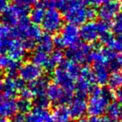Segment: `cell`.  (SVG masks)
<instances>
[{
	"instance_id": "6da1fadb",
	"label": "cell",
	"mask_w": 122,
	"mask_h": 122,
	"mask_svg": "<svg viewBox=\"0 0 122 122\" xmlns=\"http://www.w3.org/2000/svg\"><path fill=\"white\" fill-rule=\"evenodd\" d=\"M42 34L40 28L37 24H32L27 16L21 18L12 31V35L21 41L26 50L34 49Z\"/></svg>"
},
{
	"instance_id": "7a4b0ae2",
	"label": "cell",
	"mask_w": 122,
	"mask_h": 122,
	"mask_svg": "<svg viewBox=\"0 0 122 122\" xmlns=\"http://www.w3.org/2000/svg\"><path fill=\"white\" fill-rule=\"evenodd\" d=\"M80 67L70 60H63L54 70V84L62 87L64 90L74 91L75 83L80 76Z\"/></svg>"
},
{
	"instance_id": "3957f363",
	"label": "cell",
	"mask_w": 122,
	"mask_h": 122,
	"mask_svg": "<svg viewBox=\"0 0 122 122\" xmlns=\"http://www.w3.org/2000/svg\"><path fill=\"white\" fill-rule=\"evenodd\" d=\"M90 94V97L87 102V112L91 116L103 115L113 98L111 90L94 85Z\"/></svg>"
},
{
	"instance_id": "277c9868",
	"label": "cell",
	"mask_w": 122,
	"mask_h": 122,
	"mask_svg": "<svg viewBox=\"0 0 122 122\" xmlns=\"http://www.w3.org/2000/svg\"><path fill=\"white\" fill-rule=\"evenodd\" d=\"M80 39V29L78 26L68 23L63 25L60 29V34L54 39V44L58 49H64L77 44Z\"/></svg>"
},
{
	"instance_id": "5b68a950",
	"label": "cell",
	"mask_w": 122,
	"mask_h": 122,
	"mask_svg": "<svg viewBox=\"0 0 122 122\" xmlns=\"http://www.w3.org/2000/svg\"><path fill=\"white\" fill-rule=\"evenodd\" d=\"M29 7L15 1L13 5L8 6L5 11L0 15L1 22L8 27L14 28L21 18L27 16L29 11Z\"/></svg>"
},
{
	"instance_id": "8992f818",
	"label": "cell",
	"mask_w": 122,
	"mask_h": 122,
	"mask_svg": "<svg viewBox=\"0 0 122 122\" xmlns=\"http://www.w3.org/2000/svg\"><path fill=\"white\" fill-rule=\"evenodd\" d=\"M26 51L21 41L14 36L0 40V54L9 55L17 61L22 60L25 57Z\"/></svg>"
},
{
	"instance_id": "52a82bcc",
	"label": "cell",
	"mask_w": 122,
	"mask_h": 122,
	"mask_svg": "<svg viewBox=\"0 0 122 122\" xmlns=\"http://www.w3.org/2000/svg\"><path fill=\"white\" fill-rule=\"evenodd\" d=\"M93 48L89 45L87 43L75 44L72 46L68 47V49L65 53V56L68 60L72 61L75 64H86L90 60Z\"/></svg>"
},
{
	"instance_id": "ba28073f",
	"label": "cell",
	"mask_w": 122,
	"mask_h": 122,
	"mask_svg": "<svg viewBox=\"0 0 122 122\" xmlns=\"http://www.w3.org/2000/svg\"><path fill=\"white\" fill-rule=\"evenodd\" d=\"M63 17L55 9H47L44 19L41 22L42 29L49 34H55L60 31L63 27Z\"/></svg>"
},
{
	"instance_id": "9c48e42d",
	"label": "cell",
	"mask_w": 122,
	"mask_h": 122,
	"mask_svg": "<svg viewBox=\"0 0 122 122\" xmlns=\"http://www.w3.org/2000/svg\"><path fill=\"white\" fill-rule=\"evenodd\" d=\"M73 93L74 91L64 90L56 84L49 85L46 90V96L49 101L58 105H64L70 102L72 100Z\"/></svg>"
},
{
	"instance_id": "30bf717a",
	"label": "cell",
	"mask_w": 122,
	"mask_h": 122,
	"mask_svg": "<svg viewBox=\"0 0 122 122\" xmlns=\"http://www.w3.org/2000/svg\"><path fill=\"white\" fill-rule=\"evenodd\" d=\"M115 51L110 48H93L90 60L93 65H106L110 68V65L115 61Z\"/></svg>"
},
{
	"instance_id": "8fae6325",
	"label": "cell",
	"mask_w": 122,
	"mask_h": 122,
	"mask_svg": "<svg viewBox=\"0 0 122 122\" xmlns=\"http://www.w3.org/2000/svg\"><path fill=\"white\" fill-rule=\"evenodd\" d=\"M2 91L5 98H14L25 88V83L20 78L16 76H7L3 84H1Z\"/></svg>"
},
{
	"instance_id": "7c38bea8",
	"label": "cell",
	"mask_w": 122,
	"mask_h": 122,
	"mask_svg": "<svg viewBox=\"0 0 122 122\" xmlns=\"http://www.w3.org/2000/svg\"><path fill=\"white\" fill-rule=\"evenodd\" d=\"M19 78L24 82H31L42 77L43 70L40 66L33 62H28L19 66L18 70Z\"/></svg>"
},
{
	"instance_id": "4fadbf2b",
	"label": "cell",
	"mask_w": 122,
	"mask_h": 122,
	"mask_svg": "<svg viewBox=\"0 0 122 122\" xmlns=\"http://www.w3.org/2000/svg\"><path fill=\"white\" fill-rule=\"evenodd\" d=\"M120 9L121 8L120 3L110 0L106 4L100 6L99 11L97 12V15L100 17V20L110 22L118 16Z\"/></svg>"
},
{
	"instance_id": "5bb4252c",
	"label": "cell",
	"mask_w": 122,
	"mask_h": 122,
	"mask_svg": "<svg viewBox=\"0 0 122 122\" xmlns=\"http://www.w3.org/2000/svg\"><path fill=\"white\" fill-rule=\"evenodd\" d=\"M80 36L85 43L92 44L96 42L100 38V32L97 23L90 21L86 24H84L80 29Z\"/></svg>"
},
{
	"instance_id": "9a60e30c",
	"label": "cell",
	"mask_w": 122,
	"mask_h": 122,
	"mask_svg": "<svg viewBox=\"0 0 122 122\" xmlns=\"http://www.w3.org/2000/svg\"><path fill=\"white\" fill-rule=\"evenodd\" d=\"M68 109L71 119L81 118L87 112V102L85 98L76 96L70 101Z\"/></svg>"
},
{
	"instance_id": "2e32d148",
	"label": "cell",
	"mask_w": 122,
	"mask_h": 122,
	"mask_svg": "<svg viewBox=\"0 0 122 122\" xmlns=\"http://www.w3.org/2000/svg\"><path fill=\"white\" fill-rule=\"evenodd\" d=\"M24 122H54L51 115L46 109L35 106L24 117Z\"/></svg>"
},
{
	"instance_id": "e0dca14e",
	"label": "cell",
	"mask_w": 122,
	"mask_h": 122,
	"mask_svg": "<svg viewBox=\"0 0 122 122\" xmlns=\"http://www.w3.org/2000/svg\"><path fill=\"white\" fill-rule=\"evenodd\" d=\"M19 66V61L12 59L9 55L0 54V70L7 72L8 76H16Z\"/></svg>"
},
{
	"instance_id": "ac0fdd59",
	"label": "cell",
	"mask_w": 122,
	"mask_h": 122,
	"mask_svg": "<svg viewBox=\"0 0 122 122\" xmlns=\"http://www.w3.org/2000/svg\"><path fill=\"white\" fill-rule=\"evenodd\" d=\"M49 85V81L46 78L40 77L34 81L29 82L27 86L28 90L31 94L33 98H35L39 95H43L46 94V90Z\"/></svg>"
},
{
	"instance_id": "d6986e66",
	"label": "cell",
	"mask_w": 122,
	"mask_h": 122,
	"mask_svg": "<svg viewBox=\"0 0 122 122\" xmlns=\"http://www.w3.org/2000/svg\"><path fill=\"white\" fill-rule=\"evenodd\" d=\"M16 100L13 98H5L0 100V117L10 118L17 114Z\"/></svg>"
},
{
	"instance_id": "ffe728a7",
	"label": "cell",
	"mask_w": 122,
	"mask_h": 122,
	"mask_svg": "<svg viewBox=\"0 0 122 122\" xmlns=\"http://www.w3.org/2000/svg\"><path fill=\"white\" fill-rule=\"evenodd\" d=\"M110 67L106 65H93V72L95 77V83L99 85H105L109 79Z\"/></svg>"
},
{
	"instance_id": "44dd1931",
	"label": "cell",
	"mask_w": 122,
	"mask_h": 122,
	"mask_svg": "<svg viewBox=\"0 0 122 122\" xmlns=\"http://www.w3.org/2000/svg\"><path fill=\"white\" fill-rule=\"evenodd\" d=\"M52 119L54 122H70L71 116L67 106L65 105H58L52 112Z\"/></svg>"
},
{
	"instance_id": "7402d4cb",
	"label": "cell",
	"mask_w": 122,
	"mask_h": 122,
	"mask_svg": "<svg viewBox=\"0 0 122 122\" xmlns=\"http://www.w3.org/2000/svg\"><path fill=\"white\" fill-rule=\"evenodd\" d=\"M93 86L94 85L92 83L81 78V77H79L75 83L74 90H75V93H76L77 96L85 99V97L90 93Z\"/></svg>"
},
{
	"instance_id": "603a6c76",
	"label": "cell",
	"mask_w": 122,
	"mask_h": 122,
	"mask_svg": "<svg viewBox=\"0 0 122 122\" xmlns=\"http://www.w3.org/2000/svg\"><path fill=\"white\" fill-rule=\"evenodd\" d=\"M64 60V54L60 50L53 51L49 56L44 69L48 71H54V70L62 63Z\"/></svg>"
},
{
	"instance_id": "cb8c5ba5",
	"label": "cell",
	"mask_w": 122,
	"mask_h": 122,
	"mask_svg": "<svg viewBox=\"0 0 122 122\" xmlns=\"http://www.w3.org/2000/svg\"><path fill=\"white\" fill-rule=\"evenodd\" d=\"M54 39H52L50 34L46 33L45 34H42L40 39L38 42L36 49L47 54H51L54 50Z\"/></svg>"
},
{
	"instance_id": "d4e9b609",
	"label": "cell",
	"mask_w": 122,
	"mask_h": 122,
	"mask_svg": "<svg viewBox=\"0 0 122 122\" xmlns=\"http://www.w3.org/2000/svg\"><path fill=\"white\" fill-rule=\"evenodd\" d=\"M46 9L47 8L44 4V2L38 3L30 12V19H29L31 22L34 24H41L43 19H44V14L46 12Z\"/></svg>"
},
{
	"instance_id": "484cf974",
	"label": "cell",
	"mask_w": 122,
	"mask_h": 122,
	"mask_svg": "<svg viewBox=\"0 0 122 122\" xmlns=\"http://www.w3.org/2000/svg\"><path fill=\"white\" fill-rule=\"evenodd\" d=\"M107 84L110 90H117L122 88V70H114L109 75Z\"/></svg>"
},
{
	"instance_id": "4316f807",
	"label": "cell",
	"mask_w": 122,
	"mask_h": 122,
	"mask_svg": "<svg viewBox=\"0 0 122 122\" xmlns=\"http://www.w3.org/2000/svg\"><path fill=\"white\" fill-rule=\"evenodd\" d=\"M49 54H47V53L35 49V50L34 51V53L31 55V60H32L33 63L40 66L41 68L42 67L44 68L48 61V59H49Z\"/></svg>"
},
{
	"instance_id": "83f0119b",
	"label": "cell",
	"mask_w": 122,
	"mask_h": 122,
	"mask_svg": "<svg viewBox=\"0 0 122 122\" xmlns=\"http://www.w3.org/2000/svg\"><path fill=\"white\" fill-rule=\"evenodd\" d=\"M107 115L118 120L119 118L122 117V105L119 102H110L107 107Z\"/></svg>"
},
{
	"instance_id": "f1b7e54d",
	"label": "cell",
	"mask_w": 122,
	"mask_h": 122,
	"mask_svg": "<svg viewBox=\"0 0 122 122\" xmlns=\"http://www.w3.org/2000/svg\"><path fill=\"white\" fill-rule=\"evenodd\" d=\"M16 106H17V110L19 111V113L21 115H24L30 111V110L32 109V103L29 99L20 97L16 101Z\"/></svg>"
},
{
	"instance_id": "f546056e",
	"label": "cell",
	"mask_w": 122,
	"mask_h": 122,
	"mask_svg": "<svg viewBox=\"0 0 122 122\" xmlns=\"http://www.w3.org/2000/svg\"><path fill=\"white\" fill-rule=\"evenodd\" d=\"M108 48L113 49L114 51L122 52V34H117L113 36Z\"/></svg>"
},
{
	"instance_id": "4dcf8cb0",
	"label": "cell",
	"mask_w": 122,
	"mask_h": 122,
	"mask_svg": "<svg viewBox=\"0 0 122 122\" xmlns=\"http://www.w3.org/2000/svg\"><path fill=\"white\" fill-rule=\"evenodd\" d=\"M79 77H81V78L88 80L89 82H90L92 84L95 83V77H94L93 70L89 66H85L80 69V76Z\"/></svg>"
},
{
	"instance_id": "1f68e13d",
	"label": "cell",
	"mask_w": 122,
	"mask_h": 122,
	"mask_svg": "<svg viewBox=\"0 0 122 122\" xmlns=\"http://www.w3.org/2000/svg\"><path fill=\"white\" fill-rule=\"evenodd\" d=\"M34 99H35V106L43 109H46L47 107H49L50 101L48 99V97L46 96V94L35 97Z\"/></svg>"
},
{
	"instance_id": "d6a6232c",
	"label": "cell",
	"mask_w": 122,
	"mask_h": 122,
	"mask_svg": "<svg viewBox=\"0 0 122 122\" xmlns=\"http://www.w3.org/2000/svg\"><path fill=\"white\" fill-rule=\"evenodd\" d=\"M115 19V23L112 25L113 30L117 34H122V14H118V16Z\"/></svg>"
},
{
	"instance_id": "836d02e7",
	"label": "cell",
	"mask_w": 122,
	"mask_h": 122,
	"mask_svg": "<svg viewBox=\"0 0 122 122\" xmlns=\"http://www.w3.org/2000/svg\"><path fill=\"white\" fill-rule=\"evenodd\" d=\"M10 36H13L10 28L3 24H0V40H3Z\"/></svg>"
},
{
	"instance_id": "e575fe53",
	"label": "cell",
	"mask_w": 122,
	"mask_h": 122,
	"mask_svg": "<svg viewBox=\"0 0 122 122\" xmlns=\"http://www.w3.org/2000/svg\"><path fill=\"white\" fill-rule=\"evenodd\" d=\"M97 25H98L100 35L101 34H104V33L110 32V29L111 28L110 22H106V21H103V20H100V22L97 23Z\"/></svg>"
},
{
	"instance_id": "d590c367",
	"label": "cell",
	"mask_w": 122,
	"mask_h": 122,
	"mask_svg": "<svg viewBox=\"0 0 122 122\" xmlns=\"http://www.w3.org/2000/svg\"><path fill=\"white\" fill-rule=\"evenodd\" d=\"M97 17V12L93 8H88L87 9V19L92 21Z\"/></svg>"
},
{
	"instance_id": "8d00e7d4",
	"label": "cell",
	"mask_w": 122,
	"mask_h": 122,
	"mask_svg": "<svg viewBox=\"0 0 122 122\" xmlns=\"http://www.w3.org/2000/svg\"><path fill=\"white\" fill-rule=\"evenodd\" d=\"M110 0H88V4L95 6H101L103 4H106Z\"/></svg>"
},
{
	"instance_id": "74e56055",
	"label": "cell",
	"mask_w": 122,
	"mask_h": 122,
	"mask_svg": "<svg viewBox=\"0 0 122 122\" xmlns=\"http://www.w3.org/2000/svg\"><path fill=\"white\" fill-rule=\"evenodd\" d=\"M18 2L21 3V4H24V5L29 7L30 5H34V4H36L39 2V0H16Z\"/></svg>"
},
{
	"instance_id": "f35d334b",
	"label": "cell",
	"mask_w": 122,
	"mask_h": 122,
	"mask_svg": "<svg viewBox=\"0 0 122 122\" xmlns=\"http://www.w3.org/2000/svg\"><path fill=\"white\" fill-rule=\"evenodd\" d=\"M9 6V0H0V15L5 11Z\"/></svg>"
},
{
	"instance_id": "ab89813d",
	"label": "cell",
	"mask_w": 122,
	"mask_h": 122,
	"mask_svg": "<svg viewBox=\"0 0 122 122\" xmlns=\"http://www.w3.org/2000/svg\"><path fill=\"white\" fill-rule=\"evenodd\" d=\"M115 97H116L117 102L122 105V88L117 90L116 94H115Z\"/></svg>"
},
{
	"instance_id": "60d3db41",
	"label": "cell",
	"mask_w": 122,
	"mask_h": 122,
	"mask_svg": "<svg viewBox=\"0 0 122 122\" xmlns=\"http://www.w3.org/2000/svg\"><path fill=\"white\" fill-rule=\"evenodd\" d=\"M101 122H118L116 119L112 118V117L109 116V115H105L101 119Z\"/></svg>"
},
{
	"instance_id": "b9f144b4",
	"label": "cell",
	"mask_w": 122,
	"mask_h": 122,
	"mask_svg": "<svg viewBox=\"0 0 122 122\" xmlns=\"http://www.w3.org/2000/svg\"><path fill=\"white\" fill-rule=\"evenodd\" d=\"M115 63L117 64L119 67L121 66L122 67V52H120L118 55H116L115 58Z\"/></svg>"
},
{
	"instance_id": "7bdbcfd3",
	"label": "cell",
	"mask_w": 122,
	"mask_h": 122,
	"mask_svg": "<svg viewBox=\"0 0 122 122\" xmlns=\"http://www.w3.org/2000/svg\"><path fill=\"white\" fill-rule=\"evenodd\" d=\"M88 122H101V119L97 116H91L90 119H88Z\"/></svg>"
},
{
	"instance_id": "ee69618b",
	"label": "cell",
	"mask_w": 122,
	"mask_h": 122,
	"mask_svg": "<svg viewBox=\"0 0 122 122\" xmlns=\"http://www.w3.org/2000/svg\"><path fill=\"white\" fill-rule=\"evenodd\" d=\"M75 122H88V119L84 118V117H81V118L76 119Z\"/></svg>"
},
{
	"instance_id": "f6af8a7d",
	"label": "cell",
	"mask_w": 122,
	"mask_h": 122,
	"mask_svg": "<svg viewBox=\"0 0 122 122\" xmlns=\"http://www.w3.org/2000/svg\"><path fill=\"white\" fill-rule=\"evenodd\" d=\"M4 94H3L2 91V87H1V84H0V100H2L3 98H4Z\"/></svg>"
},
{
	"instance_id": "bcb514c9",
	"label": "cell",
	"mask_w": 122,
	"mask_h": 122,
	"mask_svg": "<svg viewBox=\"0 0 122 122\" xmlns=\"http://www.w3.org/2000/svg\"><path fill=\"white\" fill-rule=\"evenodd\" d=\"M0 122H9V120L7 118H4V117H0Z\"/></svg>"
},
{
	"instance_id": "7dc6e473",
	"label": "cell",
	"mask_w": 122,
	"mask_h": 122,
	"mask_svg": "<svg viewBox=\"0 0 122 122\" xmlns=\"http://www.w3.org/2000/svg\"><path fill=\"white\" fill-rule=\"evenodd\" d=\"M0 79H1V75H0Z\"/></svg>"
},
{
	"instance_id": "c3c4849f",
	"label": "cell",
	"mask_w": 122,
	"mask_h": 122,
	"mask_svg": "<svg viewBox=\"0 0 122 122\" xmlns=\"http://www.w3.org/2000/svg\"><path fill=\"white\" fill-rule=\"evenodd\" d=\"M121 9V10H122V9Z\"/></svg>"
},
{
	"instance_id": "681fc988",
	"label": "cell",
	"mask_w": 122,
	"mask_h": 122,
	"mask_svg": "<svg viewBox=\"0 0 122 122\" xmlns=\"http://www.w3.org/2000/svg\"><path fill=\"white\" fill-rule=\"evenodd\" d=\"M22 122H24V121H22Z\"/></svg>"
}]
</instances>
